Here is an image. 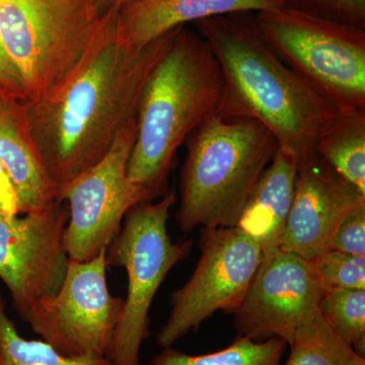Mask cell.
I'll use <instances>...</instances> for the list:
<instances>
[{
  "label": "cell",
  "mask_w": 365,
  "mask_h": 365,
  "mask_svg": "<svg viewBox=\"0 0 365 365\" xmlns=\"http://www.w3.org/2000/svg\"><path fill=\"white\" fill-rule=\"evenodd\" d=\"M117 6L118 2L101 16L91 44L60 90L40 102H23L59 191L100 162L137 118L144 86L176 32L177 28L143 49H131L118 38Z\"/></svg>",
  "instance_id": "1"
},
{
  "label": "cell",
  "mask_w": 365,
  "mask_h": 365,
  "mask_svg": "<svg viewBox=\"0 0 365 365\" xmlns=\"http://www.w3.org/2000/svg\"><path fill=\"white\" fill-rule=\"evenodd\" d=\"M195 25L222 71L216 116L261 122L299 165L314 157L319 137L339 111L271 49L254 14H225Z\"/></svg>",
  "instance_id": "2"
},
{
  "label": "cell",
  "mask_w": 365,
  "mask_h": 365,
  "mask_svg": "<svg viewBox=\"0 0 365 365\" xmlns=\"http://www.w3.org/2000/svg\"><path fill=\"white\" fill-rule=\"evenodd\" d=\"M222 91V71L207 41L178 26L144 86L127 165L129 181L155 200L165 195L178 150L215 116Z\"/></svg>",
  "instance_id": "3"
},
{
  "label": "cell",
  "mask_w": 365,
  "mask_h": 365,
  "mask_svg": "<svg viewBox=\"0 0 365 365\" xmlns=\"http://www.w3.org/2000/svg\"><path fill=\"white\" fill-rule=\"evenodd\" d=\"M176 218L182 232L235 227L252 191L277 151V140L254 119L212 116L185 141Z\"/></svg>",
  "instance_id": "4"
},
{
  "label": "cell",
  "mask_w": 365,
  "mask_h": 365,
  "mask_svg": "<svg viewBox=\"0 0 365 365\" xmlns=\"http://www.w3.org/2000/svg\"><path fill=\"white\" fill-rule=\"evenodd\" d=\"M283 62L339 112L365 110V31L289 6L254 14Z\"/></svg>",
  "instance_id": "5"
},
{
  "label": "cell",
  "mask_w": 365,
  "mask_h": 365,
  "mask_svg": "<svg viewBox=\"0 0 365 365\" xmlns=\"http://www.w3.org/2000/svg\"><path fill=\"white\" fill-rule=\"evenodd\" d=\"M88 0H0V38L20 74L26 103L54 95L97 32Z\"/></svg>",
  "instance_id": "6"
},
{
  "label": "cell",
  "mask_w": 365,
  "mask_h": 365,
  "mask_svg": "<svg viewBox=\"0 0 365 365\" xmlns=\"http://www.w3.org/2000/svg\"><path fill=\"white\" fill-rule=\"evenodd\" d=\"M175 202L174 192L168 191L158 202L134 205L106 250L108 267H123L128 276L123 312L108 357L114 365H141L140 349L150 334L153 299L170 271L191 253L192 240L174 242L168 232Z\"/></svg>",
  "instance_id": "7"
},
{
  "label": "cell",
  "mask_w": 365,
  "mask_h": 365,
  "mask_svg": "<svg viewBox=\"0 0 365 365\" xmlns=\"http://www.w3.org/2000/svg\"><path fill=\"white\" fill-rule=\"evenodd\" d=\"M106 250L91 261L71 260L58 292L24 321L67 357H109L124 299L110 292Z\"/></svg>",
  "instance_id": "8"
},
{
  "label": "cell",
  "mask_w": 365,
  "mask_h": 365,
  "mask_svg": "<svg viewBox=\"0 0 365 365\" xmlns=\"http://www.w3.org/2000/svg\"><path fill=\"white\" fill-rule=\"evenodd\" d=\"M201 256L186 284L170 295V313L158 333L162 348L196 330L218 311L234 314L260 265L258 242L232 227L201 228Z\"/></svg>",
  "instance_id": "9"
},
{
  "label": "cell",
  "mask_w": 365,
  "mask_h": 365,
  "mask_svg": "<svg viewBox=\"0 0 365 365\" xmlns=\"http://www.w3.org/2000/svg\"><path fill=\"white\" fill-rule=\"evenodd\" d=\"M137 134V118L126 125L100 162L78 175L59 191L68 202L63 248L71 260L86 262L107 250L121 230L127 211L153 201L127 178V165Z\"/></svg>",
  "instance_id": "10"
},
{
  "label": "cell",
  "mask_w": 365,
  "mask_h": 365,
  "mask_svg": "<svg viewBox=\"0 0 365 365\" xmlns=\"http://www.w3.org/2000/svg\"><path fill=\"white\" fill-rule=\"evenodd\" d=\"M68 217L60 200L23 217L0 211V279L21 319L61 287L69 261L62 242Z\"/></svg>",
  "instance_id": "11"
},
{
  "label": "cell",
  "mask_w": 365,
  "mask_h": 365,
  "mask_svg": "<svg viewBox=\"0 0 365 365\" xmlns=\"http://www.w3.org/2000/svg\"><path fill=\"white\" fill-rule=\"evenodd\" d=\"M325 290L311 261L279 248L265 252L234 312L235 328L239 336L278 337L288 344L297 329L319 313Z\"/></svg>",
  "instance_id": "12"
},
{
  "label": "cell",
  "mask_w": 365,
  "mask_h": 365,
  "mask_svg": "<svg viewBox=\"0 0 365 365\" xmlns=\"http://www.w3.org/2000/svg\"><path fill=\"white\" fill-rule=\"evenodd\" d=\"M365 207V195L318 155L299 165L279 249L311 261L330 250L340 223Z\"/></svg>",
  "instance_id": "13"
},
{
  "label": "cell",
  "mask_w": 365,
  "mask_h": 365,
  "mask_svg": "<svg viewBox=\"0 0 365 365\" xmlns=\"http://www.w3.org/2000/svg\"><path fill=\"white\" fill-rule=\"evenodd\" d=\"M287 4V0H120L116 13L118 38L131 49L186 24L237 13L256 14Z\"/></svg>",
  "instance_id": "14"
},
{
  "label": "cell",
  "mask_w": 365,
  "mask_h": 365,
  "mask_svg": "<svg viewBox=\"0 0 365 365\" xmlns=\"http://www.w3.org/2000/svg\"><path fill=\"white\" fill-rule=\"evenodd\" d=\"M0 162L13 182L20 215L41 212L58 200V187L46 169L23 102L1 96Z\"/></svg>",
  "instance_id": "15"
},
{
  "label": "cell",
  "mask_w": 365,
  "mask_h": 365,
  "mask_svg": "<svg viewBox=\"0 0 365 365\" xmlns=\"http://www.w3.org/2000/svg\"><path fill=\"white\" fill-rule=\"evenodd\" d=\"M297 170L294 155L278 148L235 225L258 242L263 253L279 248L294 201Z\"/></svg>",
  "instance_id": "16"
},
{
  "label": "cell",
  "mask_w": 365,
  "mask_h": 365,
  "mask_svg": "<svg viewBox=\"0 0 365 365\" xmlns=\"http://www.w3.org/2000/svg\"><path fill=\"white\" fill-rule=\"evenodd\" d=\"M316 153L365 195V110L338 113Z\"/></svg>",
  "instance_id": "17"
},
{
  "label": "cell",
  "mask_w": 365,
  "mask_h": 365,
  "mask_svg": "<svg viewBox=\"0 0 365 365\" xmlns=\"http://www.w3.org/2000/svg\"><path fill=\"white\" fill-rule=\"evenodd\" d=\"M287 343L278 337L265 341L239 336L220 351L189 355L172 347L163 348L146 365H281Z\"/></svg>",
  "instance_id": "18"
},
{
  "label": "cell",
  "mask_w": 365,
  "mask_h": 365,
  "mask_svg": "<svg viewBox=\"0 0 365 365\" xmlns=\"http://www.w3.org/2000/svg\"><path fill=\"white\" fill-rule=\"evenodd\" d=\"M0 365H114L106 357H67L43 340L21 337L0 292Z\"/></svg>",
  "instance_id": "19"
},
{
  "label": "cell",
  "mask_w": 365,
  "mask_h": 365,
  "mask_svg": "<svg viewBox=\"0 0 365 365\" xmlns=\"http://www.w3.org/2000/svg\"><path fill=\"white\" fill-rule=\"evenodd\" d=\"M287 345L289 357L283 365H345L355 353L333 332L319 312L297 329Z\"/></svg>",
  "instance_id": "20"
},
{
  "label": "cell",
  "mask_w": 365,
  "mask_h": 365,
  "mask_svg": "<svg viewBox=\"0 0 365 365\" xmlns=\"http://www.w3.org/2000/svg\"><path fill=\"white\" fill-rule=\"evenodd\" d=\"M319 311L333 332L353 351L364 356L365 290L326 288Z\"/></svg>",
  "instance_id": "21"
},
{
  "label": "cell",
  "mask_w": 365,
  "mask_h": 365,
  "mask_svg": "<svg viewBox=\"0 0 365 365\" xmlns=\"http://www.w3.org/2000/svg\"><path fill=\"white\" fill-rule=\"evenodd\" d=\"M311 262L326 288L365 290V257L328 250Z\"/></svg>",
  "instance_id": "22"
},
{
  "label": "cell",
  "mask_w": 365,
  "mask_h": 365,
  "mask_svg": "<svg viewBox=\"0 0 365 365\" xmlns=\"http://www.w3.org/2000/svg\"><path fill=\"white\" fill-rule=\"evenodd\" d=\"M287 6L364 29L365 0H287Z\"/></svg>",
  "instance_id": "23"
},
{
  "label": "cell",
  "mask_w": 365,
  "mask_h": 365,
  "mask_svg": "<svg viewBox=\"0 0 365 365\" xmlns=\"http://www.w3.org/2000/svg\"><path fill=\"white\" fill-rule=\"evenodd\" d=\"M330 250L365 257V207L348 215L340 223L333 235Z\"/></svg>",
  "instance_id": "24"
},
{
  "label": "cell",
  "mask_w": 365,
  "mask_h": 365,
  "mask_svg": "<svg viewBox=\"0 0 365 365\" xmlns=\"http://www.w3.org/2000/svg\"><path fill=\"white\" fill-rule=\"evenodd\" d=\"M0 96L9 100L25 102L20 74L4 50L0 38Z\"/></svg>",
  "instance_id": "25"
},
{
  "label": "cell",
  "mask_w": 365,
  "mask_h": 365,
  "mask_svg": "<svg viewBox=\"0 0 365 365\" xmlns=\"http://www.w3.org/2000/svg\"><path fill=\"white\" fill-rule=\"evenodd\" d=\"M0 211L9 215H20L18 196L9 173L0 162Z\"/></svg>",
  "instance_id": "26"
},
{
  "label": "cell",
  "mask_w": 365,
  "mask_h": 365,
  "mask_svg": "<svg viewBox=\"0 0 365 365\" xmlns=\"http://www.w3.org/2000/svg\"><path fill=\"white\" fill-rule=\"evenodd\" d=\"M118 1H120V0H88L93 11L98 16L107 13Z\"/></svg>",
  "instance_id": "27"
},
{
  "label": "cell",
  "mask_w": 365,
  "mask_h": 365,
  "mask_svg": "<svg viewBox=\"0 0 365 365\" xmlns=\"http://www.w3.org/2000/svg\"><path fill=\"white\" fill-rule=\"evenodd\" d=\"M345 365H365L364 356H361V355L354 353L351 359H349V361H348Z\"/></svg>",
  "instance_id": "28"
}]
</instances>
